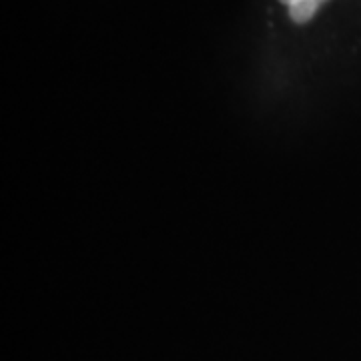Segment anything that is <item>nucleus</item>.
<instances>
[{"mask_svg": "<svg viewBox=\"0 0 361 361\" xmlns=\"http://www.w3.org/2000/svg\"><path fill=\"white\" fill-rule=\"evenodd\" d=\"M285 4H289V16L291 20L297 25H305L310 23L311 18L315 16V13L319 11L323 2L327 0H281Z\"/></svg>", "mask_w": 361, "mask_h": 361, "instance_id": "obj_1", "label": "nucleus"}]
</instances>
